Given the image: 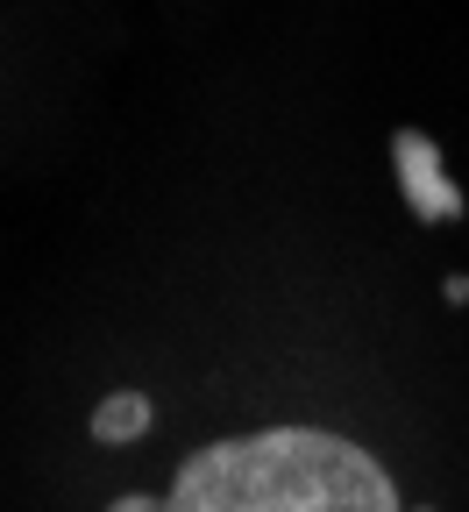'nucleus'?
<instances>
[{"label":"nucleus","instance_id":"7ed1b4c3","mask_svg":"<svg viewBox=\"0 0 469 512\" xmlns=\"http://www.w3.org/2000/svg\"><path fill=\"white\" fill-rule=\"evenodd\" d=\"M143 427H150V399H143V392L100 399V413H93V441H136Z\"/></svg>","mask_w":469,"mask_h":512},{"label":"nucleus","instance_id":"f257e3e1","mask_svg":"<svg viewBox=\"0 0 469 512\" xmlns=\"http://www.w3.org/2000/svg\"><path fill=\"white\" fill-rule=\"evenodd\" d=\"M107 512H406V505L370 448L327 427H263L192 448L164 498H114Z\"/></svg>","mask_w":469,"mask_h":512},{"label":"nucleus","instance_id":"f03ea898","mask_svg":"<svg viewBox=\"0 0 469 512\" xmlns=\"http://www.w3.org/2000/svg\"><path fill=\"white\" fill-rule=\"evenodd\" d=\"M391 157H398V171H406V185H413V207L427 214V221H448V214H462V192L434 171V150H427V136H398L391 143Z\"/></svg>","mask_w":469,"mask_h":512}]
</instances>
